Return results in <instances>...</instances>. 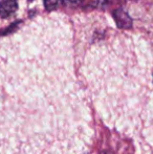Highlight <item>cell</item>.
<instances>
[{
  "instance_id": "6da1fadb",
  "label": "cell",
  "mask_w": 153,
  "mask_h": 154,
  "mask_svg": "<svg viewBox=\"0 0 153 154\" xmlns=\"http://www.w3.org/2000/svg\"><path fill=\"white\" fill-rule=\"evenodd\" d=\"M112 17L115 19L116 26L121 29H128L132 27V19L128 15V13L123 8H116L113 11Z\"/></svg>"
},
{
  "instance_id": "7a4b0ae2",
  "label": "cell",
  "mask_w": 153,
  "mask_h": 154,
  "mask_svg": "<svg viewBox=\"0 0 153 154\" xmlns=\"http://www.w3.org/2000/svg\"><path fill=\"white\" fill-rule=\"evenodd\" d=\"M18 10V0H1L0 1V17L8 18Z\"/></svg>"
},
{
  "instance_id": "3957f363",
  "label": "cell",
  "mask_w": 153,
  "mask_h": 154,
  "mask_svg": "<svg viewBox=\"0 0 153 154\" xmlns=\"http://www.w3.org/2000/svg\"><path fill=\"white\" fill-rule=\"evenodd\" d=\"M43 1H44L45 8L49 12L59 8L60 5L63 3V0H43Z\"/></svg>"
},
{
  "instance_id": "277c9868",
  "label": "cell",
  "mask_w": 153,
  "mask_h": 154,
  "mask_svg": "<svg viewBox=\"0 0 153 154\" xmlns=\"http://www.w3.org/2000/svg\"><path fill=\"white\" fill-rule=\"evenodd\" d=\"M65 2L69 5H79L83 2V0H65Z\"/></svg>"
},
{
  "instance_id": "5b68a950",
  "label": "cell",
  "mask_w": 153,
  "mask_h": 154,
  "mask_svg": "<svg viewBox=\"0 0 153 154\" xmlns=\"http://www.w3.org/2000/svg\"><path fill=\"white\" fill-rule=\"evenodd\" d=\"M133 1H136V0H133Z\"/></svg>"
}]
</instances>
